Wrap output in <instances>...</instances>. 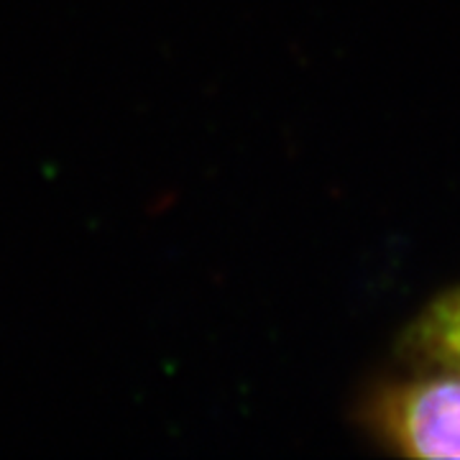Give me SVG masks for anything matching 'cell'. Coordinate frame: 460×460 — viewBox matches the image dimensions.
<instances>
[{
    "instance_id": "obj_1",
    "label": "cell",
    "mask_w": 460,
    "mask_h": 460,
    "mask_svg": "<svg viewBox=\"0 0 460 460\" xmlns=\"http://www.w3.org/2000/svg\"><path fill=\"white\" fill-rule=\"evenodd\" d=\"M396 384L378 399V429L411 458H460V368Z\"/></svg>"
},
{
    "instance_id": "obj_2",
    "label": "cell",
    "mask_w": 460,
    "mask_h": 460,
    "mask_svg": "<svg viewBox=\"0 0 460 460\" xmlns=\"http://www.w3.org/2000/svg\"><path fill=\"white\" fill-rule=\"evenodd\" d=\"M410 345L438 368H460V287L429 302L411 325Z\"/></svg>"
}]
</instances>
